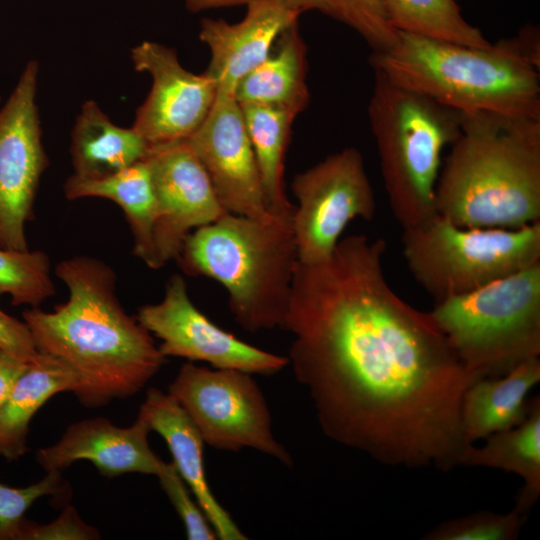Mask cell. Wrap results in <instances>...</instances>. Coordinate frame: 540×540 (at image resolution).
I'll return each mask as SVG.
<instances>
[{"mask_svg": "<svg viewBox=\"0 0 540 540\" xmlns=\"http://www.w3.org/2000/svg\"><path fill=\"white\" fill-rule=\"evenodd\" d=\"M292 214L226 213L192 231L176 259L187 275L224 286L230 311L246 331L283 327L299 260Z\"/></svg>", "mask_w": 540, "mask_h": 540, "instance_id": "obj_5", "label": "cell"}, {"mask_svg": "<svg viewBox=\"0 0 540 540\" xmlns=\"http://www.w3.org/2000/svg\"><path fill=\"white\" fill-rule=\"evenodd\" d=\"M527 514L514 507L506 514L479 511L442 522L424 540H514L518 538Z\"/></svg>", "mask_w": 540, "mask_h": 540, "instance_id": "obj_29", "label": "cell"}, {"mask_svg": "<svg viewBox=\"0 0 540 540\" xmlns=\"http://www.w3.org/2000/svg\"><path fill=\"white\" fill-rule=\"evenodd\" d=\"M477 380L540 355V262L429 311Z\"/></svg>", "mask_w": 540, "mask_h": 540, "instance_id": "obj_7", "label": "cell"}, {"mask_svg": "<svg viewBox=\"0 0 540 540\" xmlns=\"http://www.w3.org/2000/svg\"><path fill=\"white\" fill-rule=\"evenodd\" d=\"M539 382V357L518 364L504 375L473 382L463 395L460 409L464 441L470 445L521 424L529 411L527 395Z\"/></svg>", "mask_w": 540, "mask_h": 540, "instance_id": "obj_19", "label": "cell"}, {"mask_svg": "<svg viewBox=\"0 0 540 540\" xmlns=\"http://www.w3.org/2000/svg\"><path fill=\"white\" fill-rule=\"evenodd\" d=\"M13 305L37 307L55 294L50 260L40 250L19 251L0 247V295Z\"/></svg>", "mask_w": 540, "mask_h": 540, "instance_id": "obj_27", "label": "cell"}, {"mask_svg": "<svg viewBox=\"0 0 540 540\" xmlns=\"http://www.w3.org/2000/svg\"><path fill=\"white\" fill-rule=\"evenodd\" d=\"M55 274L68 299L46 312H23L39 353L72 373V393L88 408L139 392L166 362L151 333L128 315L116 295V274L103 261L74 256L59 262Z\"/></svg>", "mask_w": 540, "mask_h": 540, "instance_id": "obj_2", "label": "cell"}, {"mask_svg": "<svg viewBox=\"0 0 540 540\" xmlns=\"http://www.w3.org/2000/svg\"><path fill=\"white\" fill-rule=\"evenodd\" d=\"M539 33L473 47L398 32L372 51L373 72L461 113L540 119Z\"/></svg>", "mask_w": 540, "mask_h": 540, "instance_id": "obj_3", "label": "cell"}, {"mask_svg": "<svg viewBox=\"0 0 540 540\" xmlns=\"http://www.w3.org/2000/svg\"><path fill=\"white\" fill-rule=\"evenodd\" d=\"M237 23L204 18L199 39L210 51L205 71L217 91L234 95L238 83L272 52L281 33L301 15L282 0H253Z\"/></svg>", "mask_w": 540, "mask_h": 540, "instance_id": "obj_16", "label": "cell"}, {"mask_svg": "<svg viewBox=\"0 0 540 540\" xmlns=\"http://www.w3.org/2000/svg\"><path fill=\"white\" fill-rule=\"evenodd\" d=\"M301 14L318 11L348 26L372 48L379 51L391 46L398 37L388 23L381 0H282Z\"/></svg>", "mask_w": 540, "mask_h": 540, "instance_id": "obj_28", "label": "cell"}, {"mask_svg": "<svg viewBox=\"0 0 540 540\" xmlns=\"http://www.w3.org/2000/svg\"><path fill=\"white\" fill-rule=\"evenodd\" d=\"M381 5L397 32L473 47L492 45L466 21L455 0H381Z\"/></svg>", "mask_w": 540, "mask_h": 540, "instance_id": "obj_26", "label": "cell"}, {"mask_svg": "<svg viewBox=\"0 0 540 540\" xmlns=\"http://www.w3.org/2000/svg\"><path fill=\"white\" fill-rule=\"evenodd\" d=\"M403 256L435 303L540 262V221L517 229L463 228L437 214L403 230Z\"/></svg>", "mask_w": 540, "mask_h": 540, "instance_id": "obj_8", "label": "cell"}, {"mask_svg": "<svg viewBox=\"0 0 540 540\" xmlns=\"http://www.w3.org/2000/svg\"><path fill=\"white\" fill-rule=\"evenodd\" d=\"M385 240L341 238L325 260H298L282 329L289 365L323 432L388 465L459 466L460 409L477 379L430 312L386 280Z\"/></svg>", "mask_w": 540, "mask_h": 540, "instance_id": "obj_1", "label": "cell"}, {"mask_svg": "<svg viewBox=\"0 0 540 540\" xmlns=\"http://www.w3.org/2000/svg\"><path fill=\"white\" fill-rule=\"evenodd\" d=\"M291 190L297 200L292 228L303 263L327 259L350 221H370L375 215L373 188L355 147L330 154L296 174Z\"/></svg>", "mask_w": 540, "mask_h": 540, "instance_id": "obj_10", "label": "cell"}, {"mask_svg": "<svg viewBox=\"0 0 540 540\" xmlns=\"http://www.w3.org/2000/svg\"><path fill=\"white\" fill-rule=\"evenodd\" d=\"M66 491L60 471L47 472L39 482L11 487L0 482V540H18L26 511L43 496H61Z\"/></svg>", "mask_w": 540, "mask_h": 540, "instance_id": "obj_30", "label": "cell"}, {"mask_svg": "<svg viewBox=\"0 0 540 540\" xmlns=\"http://www.w3.org/2000/svg\"><path fill=\"white\" fill-rule=\"evenodd\" d=\"M204 443L225 451L255 449L291 467L272 429L270 410L253 374L184 363L168 387Z\"/></svg>", "mask_w": 540, "mask_h": 540, "instance_id": "obj_9", "label": "cell"}, {"mask_svg": "<svg viewBox=\"0 0 540 540\" xmlns=\"http://www.w3.org/2000/svg\"><path fill=\"white\" fill-rule=\"evenodd\" d=\"M28 363L0 350V408Z\"/></svg>", "mask_w": 540, "mask_h": 540, "instance_id": "obj_34", "label": "cell"}, {"mask_svg": "<svg viewBox=\"0 0 540 540\" xmlns=\"http://www.w3.org/2000/svg\"><path fill=\"white\" fill-rule=\"evenodd\" d=\"M160 485L182 520L189 540L218 539L203 510L173 462L164 464L157 476Z\"/></svg>", "mask_w": 540, "mask_h": 540, "instance_id": "obj_31", "label": "cell"}, {"mask_svg": "<svg viewBox=\"0 0 540 540\" xmlns=\"http://www.w3.org/2000/svg\"><path fill=\"white\" fill-rule=\"evenodd\" d=\"M39 66L30 60L0 108V247L28 250L26 223L48 158L36 103Z\"/></svg>", "mask_w": 540, "mask_h": 540, "instance_id": "obj_11", "label": "cell"}, {"mask_svg": "<svg viewBox=\"0 0 540 540\" xmlns=\"http://www.w3.org/2000/svg\"><path fill=\"white\" fill-rule=\"evenodd\" d=\"M439 215L463 228L517 229L540 221V119L462 113L441 166Z\"/></svg>", "mask_w": 540, "mask_h": 540, "instance_id": "obj_4", "label": "cell"}, {"mask_svg": "<svg viewBox=\"0 0 540 540\" xmlns=\"http://www.w3.org/2000/svg\"><path fill=\"white\" fill-rule=\"evenodd\" d=\"M187 9L197 13L204 10L247 5L253 0H184Z\"/></svg>", "mask_w": 540, "mask_h": 540, "instance_id": "obj_35", "label": "cell"}, {"mask_svg": "<svg viewBox=\"0 0 540 540\" xmlns=\"http://www.w3.org/2000/svg\"><path fill=\"white\" fill-rule=\"evenodd\" d=\"M368 119L394 217L403 230L426 225L438 214L442 152L460 135L462 113L374 72Z\"/></svg>", "mask_w": 540, "mask_h": 540, "instance_id": "obj_6", "label": "cell"}, {"mask_svg": "<svg viewBox=\"0 0 540 540\" xmlns=\"http://www.w3.org/2000/svg\"><path fill=\"white\" fill-rule=\"evenodd\" d=\"M459 465L511 472L523 480L515 507L528 515L540 496V398L530 399L525 420L510 429L490 434L482 447L468 445Z\"/></svg>", "mask_w": 540, "mask_h": 540, "instance_id": "obj_23", "label": "cell"}, {"mask_svg": "<svg viewBox=\"0 0 540 540\" xmlns=\"http://www.w3.org/2000/svg\"><path fill=\"white\" fill-rule=\"evenodd\" d=\"M269 210L291 214L295 205L284 188L285 159L295 116L282 109L240 104Z\"/></svg>", "mask_w": 540, "mask_h": 540, "instance_id": "obj_25", "label": "cell"}, {"mask_svg": "<svg viewBox=\"0 0 540 540\" xmlns=\"http://www.w3.org/2000/svg\"><path fill=\"white\" fill-rule=\"evenodd\" d=\"M67 199L99 197L113 201L123 210L133 236V253L154 268V225L156 201L150 171L143 159L102 179L71 175L64 184Z\"/></svg>", "mask_w": 540, "mask_h": 540, "instance_id": "obj_22", "label": "cell"}, {"mask_svg": "<svg viewBox=\"0 0 540 540\" xmlns=\"http://www.w3.org/2000/svg\"><path fill=\"white\" fill-rule=\"evenodd\" d=\"M137 320L161 340L163 356L207 362L213 368L273 375L289 365L288 357L252 346L204 315L191 301L185 279L174 274L162 300L142 306Z\"/></svg>", "mask_w": 540, "mask_h": 540, "instance_id": "obj_12", "label": "cell"}, {"mask_svg": "<svg viewBox=\"0 0 540 540\" xmlns=\"http://www.w3.org/2000/svg\"><path fill=\"white\" fill-rule=\"evenodd\" d=\"M73 387L71 371L57 359L39 353L29 362L0 408V456L8 461L22 457L33 416L52 396Z\"/></svg>", "mask_w": 540, "mask_h": 540, "instance_id": "obj_24", "label": "cell"}, {"mask_svg": "<svg viewBox=\"0 0 540 540\" xmlns=\"http://www.w3.org/2000/svg\"><path fill=\"white\" fill-rule=\"evenodd\" d=\"M136 71L149 73L152 87L138 107L132 128L150 146L189 138L204 122L216 96L217 85L205 72L185 69L173 48L143 41L131 50Z\"/></svg>", "mask_w": 540, "mask_h": 540, "instance_id": "obj_14", "label": "cell"}, {"mask_svg": "<svg viewBox=\"0 0 540 540\" xmlns=\"http://www.w3.org/2000/svg\"><path fill=\"white\" fill-rule=\"evenodd\" d=\"M271 54L236 86L239 104H258L297 117L310 102L307 85V46L298 22L284 30Z\"/></svg>", "mask_w": 540, "mask_h": 540, "instance_id": "obj_20", "label": "cell"}, {"mask_svg": "<svg viewBox=\"0 0 540 540\" xmlns=\"http://www.w3.org/2000/svg\"><path fill=\"white\" fill-rule=\"evenodd\" d=\"M99 531L86 524L73 506H67L61 515L48 524L24 519L18 540H96Z\"/></svg>", "mask_w": 540, "mask_h": 540, "instance_id": "obj_32", "label": "cell"}, {"mask_svg": "<svg viewBox=\"0 0 540 540\" xmlns=\"http://www.w3.org/2000/svg\"><path fill=\"white\" fill-rule=\"evenodd\" d=\"M150 145L132 127L114 124L94 100L83 103L76 117L70 154L73 174L102 179L143 160Z\"/></svg>", "mask_w": 540, "mask_h": 540, "instance_id": "obj_21", "label": "cell"}, {"mask_svg": "<svg viewBox=\"0 0 540 540\" xmlns=\"http://www.w3.org/2000/svg\"><path fill=\"white\" fill-rule=\"evenodd\" d=\"M139 415L167 443L172 462L209 520L217 538L248 539L212 493L204 468L203 438L180 404L168 392L150 388Z\"/></svg>", "mask_w": 540, "mask_h": 540, "instance_id": "obj_18", "label": "cell"}, {"mask_svg": "<svg viewBox=\"0 0 540 540\" xmlns=\"http://www.w3.org/2000/svg\"><path fill=\"white\" fill-rule=\"evenodd\" d=\"M0 350L25 361H33L39 354L31 332L24 321L0 309Z\"/></svg>", "mask_w": 540, "mask_h": 540, "instance_id": "obj_33", "label": "cell"}, {"mask_svg": "<svg viewBox=\"0 0 540 540\" xmlns=\"http://www.w3.org/2000/svg\"><path fill=\"white\" fill-rule=\"evenodd\" d=\"M205 168L223 208L231 214L266 218L269 210L240 104L218 92L201 126L185 140Z\"/></svg>", "mask_w": 540, "mask_h": 540, "instance_id": "obj_15", "label": "cell"}, {"mask_svg": "<svg viewBox=\"0 0 540 540\" xmlns=\"http://www.w3.org/2000/svg\"><path fill=\"white\" fill-rule=\"evenodd\" d=\"M150 431L141 415L126 428L101 417L82 420L68 426L57 443L39 449L36 460L46 472L88 460L108 478L127 473L158 476L165 462L149 446Z\"/></svg>", "mask_w": 540, "mask_h": 540, "instance_id": "obj_17", "label": "cell"}, {"mask_svg": "<svg viewBox=\"0 0 540 540\" xmlns=\"http://www.w3.org/2000/svg\"><path fill=\"white\" fill-rule=\"evenodd\" d=\"M146 161L156 201L154 268L177 259L187 236L228 213L185 140L150 146Z\"/></svg>", "mask_w": 540, "mask_h": 540, "instance_id": "obj_13", "label": "cell"}]
</instances>
